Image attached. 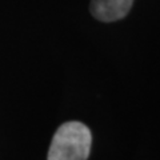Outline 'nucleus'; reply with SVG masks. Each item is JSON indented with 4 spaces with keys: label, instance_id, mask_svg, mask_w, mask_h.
I'll return each mask as SVG.
<instances>
[{
    "label": "nucleus",
    "instance_id": "f03ea898",
    "mask_svg": "<svg viewBox=\"0 0 160 160\" xmlns=\"http://www.w3.org/2000/svg\"><path fill=\"white\" fill-rule=\"evenodd\" d=\"M133 0H91V13L100 22H116L129 12Z\"/></svg>",
    "mask_w": 160,
    "mask_h": 160
},
{
    "label": "nucleus",
    "instance_id": "f257e3e1",
    "mask_svg": "<svg viewBox=\"0 0 160 160\" xmlns=\"http://www.w3.org/2000/svg\"><path fill=\"white\" fill-rule=\"evenodd\" d=\"M92 136L86 124L67 122L55 132L48 151V160H87Z\"/></svg>",
    "mask_w": 160,
    "mask_h": 160
}]
</instances>
